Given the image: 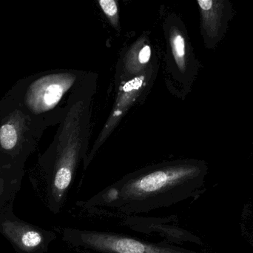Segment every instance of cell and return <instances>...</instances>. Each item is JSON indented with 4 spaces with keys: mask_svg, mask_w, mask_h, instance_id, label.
Segmentation results:
<instances>
[{
    "mask_svg": "<svg viewBox=\"0 0 253 253\" xmlns=\"http://www.w3.org/2000/svg\"><path fill=\"white\" fill-rule=\"evenodd\" d=\"M208 173L205 160L164 162L125 175L85 202L84 209L140 214L169 207L199 196Z\"/></svg>",
    "mask_w": 253,
    "mask_h": 253,
    "instance_id": "obj_1",
    "label": "cell"
},
{
    "mask_svg": "<svg viewBox=\"0 0 253 253\" xmlns=\"http://www.w3.org/2000/svg\"><path fill=\"white\" fill-rule=\"evenodd\" d=\"M73 80L69 73L39 72L18 80L6 95L28 117L46 129L60 118L57 107Z\"/></svg>",
    "mask_w": 253,
    "mask_h": 253,
    "instance_id": "obj_2",
    "label": "cell"
},
{
    "mask_svg": "<svg viewBox=\"0 0 253 253\" xmlns=\"http://www.w3.org/2000/svg\"><path fill=\"white\" fill-rule=\"evenodd\" d=\"M44 130L8 95L0 99V171L20 170Z\"/></svg>",
    "mask_w": 253,
    "mask_h": 253,
    "instance_id": "obj_3",
    "label": "cell"
},
{
    "mask_svg": "<svg viewBox=\"0 0 253 253\" xmlns=\"http://www.w3.org/2000/svg\"><path fill=\"white\" fill-rule=\"evenodd\" d=\"M71 123L67 116L52 145L40 159L47 173L50 209L59 212L64 206L81 154L77 141L72 140Z\"/></svg>",
    "mask_w": 253,
    "mask_h": 253,
    "instance_id": "obj_4",
    "label": "cell"
},
{
    "mask_svg": "<svg viewBox=\"0 0 253 253\" xmlns=\"http://www.w3.org/2000/svg\"><path fill=\"white\" fill-rule=\"evenodd\" d=\"M63 239L74 248L99 253H199L175 245L152 243L114 232L67 228Z\"/></svg>",
    "mask_w": 253,
    "mask_h": 253,
    "instance_id": "obj_5",
    "label": "cell"
},
{
    "mask_svg": "<svg viewBox=\"0 0 253 253\" xmlns=\"http://www.w3.org/2000/svg\"><path fill=\"white\" fill-rule=\"evenodd\" d=\"M201 32L208 49H215L225 37L235 12L229 0H199Z\"/></svg>",
    "mask_w": 253,
    "mask_h": 253,
    "instance_id": "obj_6",
    "label": "cell"
},
{
    "mask_svg": "<svg viewBox=\"0 0 253 253\" xmlns=\"http://www.w3.org/2000/svg\"><path fill=\"white\" fill-rule=\"evenodd\" d=\"M3 231L22 251L30 252L45 248L52 235L19 222H4Z\"/></svg>",
    "mask_w": 253,
    "mask_h": 253,
    "instance_id": "obj_7",
    "label": "cell"
},
{
    "mask_svg": "<svg viewBox=\"0 0 253 253\" xmlns=\"http://www.w3.org/2000/svg\"><path fill=\"white\" fill-rule=\"evenodd\" d=\"M171 47H172V53H173L177 65L182 72H186L188 68H190L188 65L190 62L193 65L199 66L197 61H192L188 59V57L190 58V56H188L187 54L185 37L181 33H175L171 37ZM191 69L193 72L196 73V71H194L193 68Z\"/></svg>",
    "mask_w": 253,
    "mask_h": 253,
    "instance_id": "obj_8",
    "label": "cell"
},
{
    "mask_svg": "<svg viewBox=\"0 0 253 253\" xmlns=\"http://www.w3.org/2000/svg\"><path fill=\"white\" fill-rule=\"evenodd\" d=\"M241 224L243 236L253 249V202L245 206Z\"/></svg>",
    "mask_w": 253,
    "mask_h": 253,
    "instance_id": "obj_9",
    "label": "cell"
},
{
    "mask_svg": "<svg viewBox=\"0 0 253 253\" xmlns=\"http://www.w3.org/2000/svg\"><path fill=\"white\" fill-rule=\"evenodd\" d=\"M99 5L105 14L112 23L117 24L118 20V7L114 0H100Z\"/></svg>",
    "mask_w": 253,
    "mask_h": 253,
    "instance_id": "obj_10",
    "label": "cell"
},
{
    "mask_svg": "<svg viewBox=\"0 0 253 253\" xmlns=\"http://www.w3.org/2000/svg\"><path fill=\"white\" fill-rule=\"evenodd\" d=\"M151 57V49L150 46H144L138 52V60L141 65L147 64Z\"/></svg>",
    "mask_w": 253,
    "mask_h": 253,
    "instance_id": "obj_11",
    "label": "cell"
}]
</instances>
